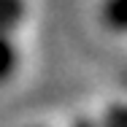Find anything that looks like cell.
<instances>
[{
  "label": "cell",
  "mask_w": 127,
  "mask_h": 127,
  "mask_svg": "<svg viewBox=\"0 0 127 127\" xmlns=\"http://www.w3.org/2000/svg\"><path fill=\"white\" fill-rule=\"evenodd\" d=\"M103 22L111 30L125 27V0H105L103 3Z\"/></svg>",
  "instance_id": "cell-3"
},
{
  "label": "cell",
  "mask_w": 127,
  "mask_h": 127,
  "mask_svg": "<svg viewBox=\"0 0 127 127\" xmlns=\"http://www.w3.org/2000/svg\"><path fill=\"white\" fill-rule=\"evenodd\" d=\"M103 127H127V111L122 108V105H114L111 111H105Z\"/></svg>",
  "instance_id": "cell-4"
},
{
  "label": "cell",
  "mask_w": 127,
  "mask_h": 127,
  "mask_svg": "<svg viewBox=\"0 0 127 127\" xmlns=\"http://www.w3.org/2000/svg\"><path fill=\"white\" fill-rule=\"evenodd\" d=\"M25 16V0H0V32H11Z\"/></svg>",
  "instance_id": "cell-1"
},
{
  "label": "cell",
  "mask_w": 127,
  "mask_h": 127,
  "mask_svg": "<svg viewBox=\"0 0 127 127\" xmlns=\"http://www.w3.org/2000/svg\"><path fill=\"white\" fill-rule=\"evenodd\" d=\"M14 70H16V49L8 32H0V81H5Z\"/></svg>",
  "instance_id": "cell-2"
},
{
  "label": "cell",
  "mask_w": 127,
  "mask_h": 127,
  "mask_svg": "<svg viewBox=\"0 0 127 127\" xmlns=\"http://www.w3.org/2000/svg\"><path fill=\"white\" fill-rule=\"evenodd\" d=\"M73 127H97V125H95L92 119H76V122H73Z\"/></svg>",
  "instance_id": "cell-5"
}]
</instances>
